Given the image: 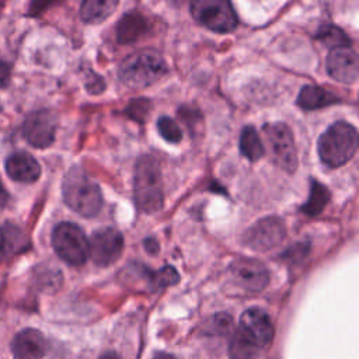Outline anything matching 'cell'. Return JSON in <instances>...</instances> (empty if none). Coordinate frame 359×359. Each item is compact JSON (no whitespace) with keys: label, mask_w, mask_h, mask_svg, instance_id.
Returning a JSON list of instances; mask_svg holds the SVG:
<instances>
[{"label":"cell","mask_w":359,"mask_h":359,"mask_svg":"<svg viewBox=\"0 0 359 359\" xmlns=\"http://www.w3.org/2000/svg\"><path fill=\"white\" fill-rule=\"evenodd\" d=\"M62 195L66 205L84 217H93L101 210V189L80 167L70 168L65 175Z\"/></svg>","instance_id":"cell-1"},{"label":"cell","mask_w":359,"mask_h":359,"mask_svg":"<svg viewBox=\"0 0 359 359\" xmlns=\"http://www.w3.org/2000/svg\"><path fill=\"white\" fill-rule=\"evenodd\" d=\"M133 196L137 209L144 213H156L163 208L161 171L151 156H142L135 164Z\"/></svg>","instance_id":"cell-2"},{"label":"cell","mask_w":359,"mask_h":359,"mask_svg":"<svg viewBox=\"0 0 359 359\" xmlns=\"http://www.w3.org/2000/svg\"><path fill=\"white\" fill-rule=\"evenodd\" d=\"M167 73L163 56L154 49H140L130 53L119 66L121 81L130 88H144Z\"/></svg>","instance_id":"cell-3"},{"label":"cell","mask_w":359,"mask_h":359,"mask_svg":"<svg viewBox=\"0 0 359 359\" xmlns=\"http://www.w3.org/2000/svg\"><path fill=\"white\" fill-rule=\"evenodd\" d=\"M358 149V132L355 126L339 121L332 123L323 132L318 139L317 150L321 161L337 168L349 161Z\"/></svg>","instance_id":"cell-4"},{"label":"cell","mask_w":359,"mask_h":359,"mask_svg":"<svg viewBox=\"0 0 359 359\" xmlns=\"http://www.w3.org/2000/svg\"><path fill=\"white\" fill-rule=\"evenodd\" d=\"M52 245L57 257L72 266L83 265L90 257L88 240L74 223L62 222L52 231Z\"/></svg>","instance_id":"cell-5"},{"label":"cell","mask_w":359,"mask_h":359,"mask_svg":"<svg viewBox=\"0 0 359 359\" xmlns=\"http://www.w3.org/2000/svg\"><path fill=\"white\" fill-rule=\"evenodd\" d=\"M192 17L215 32H229L237 27V15L227 0H195L191 3Z\"/></svg>","instance_id":"cell-6"},{"label":"cell","mask_w":359,"mask_h":359,"mask_svg":"<svg viewBox=\"0 0 359 359\" xmlns=\"http://www.w3.org/2000/svg\"><path fill=\"white\" fill-rule=\"evenodd\" d=\"M262 130L269 147V154L276 165L287 172H294L297 168V150L289 126L282 122L265 123Z\"/></svg>","instance_id":"cell-7"},{"label":"cell","mask_w":359,"mask_h":359,"mask_svg":"<svg viewBox=\"0 0 359 359\" xmlns=\"http://www.w3.org/2000/svg\"><path fill=\"white\" fill-rule=\"evenodd\" d=\"M90 258L98 266L114 264L123 251V236L115 227H102L93 233L88 241Z\"/></svg>","instance_id":"cell-8"},{"label":"cell","mask_w":359,"mask_h":359,"mask_svg":"<svg viewBox=\"0 0 359 359\" xmlns=\"http://www.w3.org/2000/svg\"><path fill=\"white\" fill-rule=\"evenodd\" d=\"M237 332L258 349H261L269 345L272 341L273 324L265 310L259 307H251L241 314Z\"/></svg>","instance_id":"cell-9"},{"label":"cell","mask_w":359,"mask_h":359,"mask_svg":"<svg viewBox=\"0 0 359 359\" xmlns=\"http://www.w3.org/2000/svg\"><path fill=\"white\" fill-rule=\"evenodd\" d=\"M286 227L279 217L269 216L254 223L244 234V243L255 251H268L282 243Z\"/></svg>","instance_id":"cell-10"},{"label":"cell","mask_w":359,"mask_h":359,"mask_svg":"<svg viewBox=\"0 0 359 359\" xmlns=\"http://www.w3.org/2000/svg\"><path fill=\"white\" fill-rule=\"evenodd\" d=\"M229 272L237 286L247 292H259L269 282V273L265 265L252 258H236Z\"/></svg>","instance_id":"cell-11"},{"label":"cell","mask_w":359,"mask_h":359,"mask_svg":"<svg viewBox=\"0 0 359 359\" xmlns=\"http://www.w3.org/2000/svg\"><path fill=\"white\" fill-rule=\"evenodd\" d=\"M56 118L46 109L31 112L22 123V135L34 147H48L55 140Z\"/></svg>","instance_id":"cell-12"},{"label":"cell","mask_w":359,"mask_h":359,"mask_svg":"<svg viewBox=\"0 0 359 359\" xmlns=\"http://www.w3.org/2000/svg\"><path fill=\"white\" fill-rule=\"evenodd\" d=\"M327 70L330 76L341 83H355L359 73V62L351 46L334 48L327 57Z\"/></svg>","instance_id":"cell-13"},{"label":"cell","mask_w":359,"mask_h":359,"mask_svg":"<svg viewBox=\"0 0 359 359\" xmlns=\"http://www.w3.org/2000/svg\"><path fill=\"white\" fill-rule=\"evenodd\" d=\"M48 342L43 334L34 328L20 331L13 342L11 352L14 359H42L46 353Z\"/></svg>","instance_id":"cell-14"},{"label":"cell","mask_w":359,"mask_h":359,"mask_svg":"<svg viewBox=\"0 0 359 359\" xmlns=\"http://www.w3.org/2000/svg\"><path fill=\"white\" fill-rule=\"evenodd\" d=\"M6 171L10 178L18 182H34L41 175L38 161L24 151L14 153L6 160Z\"/></svg>","instance_id":"cell-15"},{"label":"cell","mask_w":359,"mask_h":359,"mask_svg":"<svg viewBox=\"0 0 359 359\" xmlns=\"http://www.w3.org/2000/svg\"><path fill=\"white\" fill-rule=\"evenodd\" d=\"M29 245L27 236L14 224L0 226V262L27 250Z\"/></svg>","instance_id":"cell-16"},{"label":"cell","mask_w":359,"mask_h":359,"mask_svg":"<svg viewBox=\"0 0 359 359\" xmlns=\"http://www.w3.org/2000/svg\"><path fill=\"white\" fill-rule=\"evenodd\" d=\"M147 31V20L139 11L126 13L116 25V36L121 43H132L140 39Z\"/></svg>","instance_id":"cell-17"},{"label":"cell","mask_w":359,"mask_h":359,"mask_svg":"<svg viewBox=\"0 0 359 359\" xmlns=\"http://www.w3.org/2000/svg\"><path fill=\"white\" fill-rule=\"evenodd\" d=\"M335 102H338V97L332 91L313 84L302 87L297 97V105L307 111L324 108Z\"/></svg>","instance_id":"cell-18"},{"label":"cell","mask_w":359,"mask_h":359,"mask_svg":"<svg viewBox=\"0 0 359 359\" xmlns=\"http://www.w3.org/2000/svg\"><path fill=\"white\" fill-rule=\"evenodd\" d=\"M118 6L115 0H86L81 3L80 15L86 22L104 21Z\"/></svg>","instance_id":"cell-19"},{"label":"cell","mask_w":359,"mask_h":359,"mask_svg":"<svg viewBox=\"0 0 359 359\" xmlns=\"http://www.w3.org/2000/svg\"><path fill=\"white\" fill-rule=\"evenodd\" d=\"M240 151L250 161H257L265 154V147L254 126H245L240 135Z\"/></svg>","instance_id":"cell-20"},{"label":"cell","mask_w":359,"mask_h":359,"mask_svg":"<svg viewBox=\"0 0 359 359\" xmlns=\"http://www.w3.org/2000/svg\"><path fill=\"white\" fill-rule=\"evenodd\" d=\"M330 201V191L320 182L311 181L310 196L307 202L302 206V210L309 216H317L323 212Z\"/></svg>","instance_id":"cell-21"},{"label":"cell","mask_w":359,"mask_h":359,"mask_svg":"<svg viewBox=\"0 0 359 359\" xmlns=\"http://www.w3.org/2000/svg\"><path fill=\"white\" fill-rule=\"evenodd\" d=\"M258 348L248 342L244 337H241L237 331L233 335L229 345V356L230 359H257Z\"/></svg>","instance_id":"cell-22"},{"label":"cell","mask_w":359,"mask_h":359,"mask_svg":"<svg viewBox=\"0 0 359 359\" xmlns=\"http://www.w3.org/2000/svg\"><path fill=\"white\" fill-rule=\"evenodd\" d=\"M317 38L321 39L327 46L334 48H344V46H351V39L345 35L342 29L334 25H325L320 29L317 34Z\"/></svg>","instance_id":"cell-23"},{"label":"cell","mask_w":359,"mask_h":359,"mask_svg":"<svg viewBox=\"0 0 359 359\" xmlns=\"http://www.w3.org/2000/svg\"><path fill=\"white\" fill-rule=\"evenodd\" d=\"M157 130L161 135V137L170 143H180L182 139V133L180 126L175 123L174 119L168 116H161L157 121Z\"/></svg>","instance_id":"cell-24"},{"label":"cell","mask_w":359,"mask_h":359,"mask_svg":"<svg viewBox=\"0 0 359 359\" xmlns=\"http://www.w3.org/2000/svg\"><path fill=\"white\" fill-rule=\"evenodd\" d=\"M212 330L215 334L227 335L233 330V320L224 313H219L212 318Z\"/></svg>","instance_id":"cell-25"},{"label":"cell","mask_w":359,"mask_h":359,"mask_svg":"<svg viewBox=\"0 0 359 359\" xmlns=\"http://www.w3.org/2000/svg\"><path fill=\"white\" fill-rule=\"evenodd\" d=\"M8 74H10V67L7 63L0 62V87L6 86L8 81Z\"/></svg>","instance_id":"cell-26"},{"label":"cell","mask_w":359,"mask_h":359,"mask_svg":"<svg viewBox=\"0 0 359 359\" xmlns=\"http://www.w3.org/2000/svg\"><path fill=\"white\" fill-rule=\"evenodd\" d=\"M151 359H177V358L171 353H167V352H157Z\"/></svg>","instance_id":"cell-27"},{"label":"cell","mask_w":359,"mask_h":359,"mask_svg":"<svg viewBox=\"0 0 359 359\" xmlns=\"http://www.w3.org/2000/svg\"><path fill=\"white\" fill-rule=\"evenodd\" d=\"M6 201H7V192H6V189H4V187L0 181V205L6 203Z\"/></svg>","instance_id":"cell-28"},{"label":"cell","mask_w":359,"mask_h":359,"mask_svg":"<svg viewBox=\"0 0 359 359\" xmlns=\"http://www.w3.org/2000/svg\"><path fill=\"white\" fill-rule=\"evenodd\" d=\"M100 359H121L115 352H105L104 355L100 356Z\"/></svg>","instance_id":"cell-29"}]
</instances>
